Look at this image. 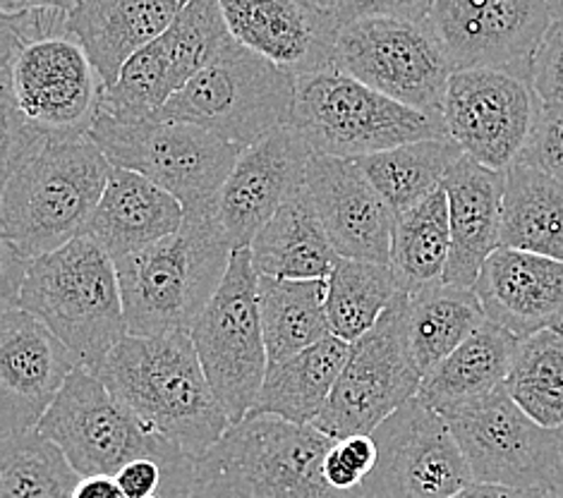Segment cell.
Wrapping results in <instances>:
<instances>
[{"label": "cell", "instance_id": "836d02e7", "mask_svg": "<svg viewBox=\"0 0 563 498\" xmlns=\"http://www.w3.org/2000/svg\"><path fill=\"white\" fill-rule=\"evenodd\" d=\"M327 314L331 335L357 343L398 298L400 283L388 264L339 257L327 278Z\"/></svg>", "mask_w": 563, "mask_h": 498}, {"label": "cell", "instance_id": "cb8c5ba5", "mask_svg": "<svg viewBox=\"0 0 563 498\" xmlns=\"http://www.w3.org/2000/svg\"><path fill=\"white\" fill-rule=\"evenodd\" d=\"M185 5L187 0H77L68 30L111 87L125 63L164 36Z\"/></svg>", "mask_w": 563, "mask_h": 498}, {"label": "cell", "instance_id": "d590c367", "mask_svg": "<svg viewBox=\"0 0 563 498\" xmlns=\"http://www.w3.org/2000/svg\"><path fill=\"white\" fill-rule=\"evenodd\" d=\"M504 388L534 422L559 432L563 427V331L547 329L522 339Z\"/></svg>", "mask_w": 563, "mask_h": 498}, {"label": "cell", "instance_id": "74e56055", "mask_svg": "<svg viewBox=\"0 0 563 498\" xmlns=\"http://www.w3.org/2000/svg\"><path fill=\"white\" fill-rule=\"evenodd\" d=\"M231 42L233 34L223 18L221 0H187L176 22L158 36L180 89L217 60Z\"/></svg>", "mask_w": 563, "mask_h": 498}, {"label": "cell", "instance_id": "ac0fdd59", "mask_svg": "<svg viewBox=\"0 0 563 498\" xmlns=\"http://www.w3.org/2000/svg\"><path fill=\"white\" fill-rule=\"evenodd\" d=\"M79 367L56 333L24 309L0 314V432H30Z\"/></svg>", "mask_w": 563, "mask_h": 498}, {"label": "cell", "instance_id": "6da1fadb", "mask_svg": "<svg viewBox=\"0 0 563 498\" xmlns=\"http://www.w3.org/2000/svg\"><path fill=\"white\" fill-rule=\"evenodd\" d=\"M3 137H87L106 82L68 30V12L3 15Z\"/></svg>", "mask_w": 563, "mask_h": 498}, {"label": "cell", "instance_id": "d6986e66", "mask_svg": "<svg viewBox=\"0 0 563 498\" xmlns=\"http://www.w3.org/2000/svg\"><path fill=\"white\" fill-rule=\"evenodd\" d=\"M310 158V146L290 125L243 150L217 204V219L233 250L250 247L276 211L305 190Z\"/></svg>", "mask_w": 563, "mask_h": 498}, {"label": "cell", "instance_id": "bcb514c9", "mask_svg": "<svg viewBox=\"0 0 563 498\" xmlns=\"http://www.w3.org/2000/svg\"><path fill=\"white\" fill-rule=\"evenodd\" d=\"M73 498H128V496L118 487L115 477L99 475V477H85L79 482Z\"/></svg>", "mask_w": 563, "mask_h": 498}, {"label": "cell", "instance_id": "9c48e42d", "mask_svg": "<svg viewBox=\"0 0 563 498\" xmlns=\"http://www.w3.org/2000/svg\"><path fill=\"white\" fill-rule=\"evenodd\" d=\"M295 77L235 38L173 97L161 120L205 128L240 150L290 125Z\"/></svg>", "mask_w": 563, "mask_h": 498}, {"label": "cell", "instance_id": "7a4b0ae2", "mask_svg": "<svg viewBox=\"0 0 563 498\" xmlns=\"http://www.w3.org/2000/svg\"><path fill=\"white\" fill-rule=\"evenodd\" d=\"M111 170L91 134L3 137V240L36 259L85 235Z\"/></svg>", "mask_w": 563, "mask_h": 498}, {"label": "cell", "instance_id": "e575fe53", "mask_svg": "<svg viewBox=\"0 0 563 498\" xmlns=\"http://www.w3.org/2000/svg\"><path fill=\"white\" fill-rule=\"evenodd\" d=\"M0 441V498H73L85 479L38 429Z\"/></svg>", "mask_w": 563, "mask_h": 498}, {"label": "cell", "instance_id": "5b68a950", "mask_svg": "<svg viewBox=\"0 0 563 498\" xmlns=\"http://www.w3.org/2000/svg\"><path fill=\"white\" fill-rule=\"evenodd\" d=\"M18 307L44 321L93 374L130 335L115 262L89 235L32 259Z\"/></svg>", "mask_w": 563, "mask_h": 498}, {"label": "cell", "instance_id": "ffe728a7", "mask_svg": "<svg viewBox=\"0 0 563 498\" xmlns=\"http://www.w3.org/2000/svg\"><path fill=\"white\" fill-rule=\"evenodd\" d=\"M305 185L339 257L388 264L396 217L355 158L312 154Z\"/></svg>", "mask_w": 563, "mask_h": 498}, {"label": "cell", "instance_id": "5bb4252c", "mask_svg": "<svg viewBox=\"0 0 563 498\" xmlns=\"http://www.w3.org/2000/svg\"><path fill=\"white\" fill-rule=\"evenodd\" d=\"M441 417L459 441L475 482L563 494L559 432L522 412L504 386Z\"/></svg>", "mask_w": 563, "mask_h": 498}, {"label": "cell", "instance_id": "3957f363", "mask_svg": "<svg viewBox=\"0 0 563 498\" xmlns=\"http://www.w3.org/2000/svg\"><path fill=\"white\" fill-rule=\"evenodd\" d=\"M97 376L144 427L192 461L205 457L233 427L190 333L125 335Z\"/></svg>", "mask_w": 563, "mask_h": 498}, {"label": "cell", "instance_id": "60d3db41", "mask_svg": "<svg viewBox=\"0 0 563 498\" xmlns=\"http://www.w3.org/2000/svg\"><path fill=\"white\" fill-rule=\"evenodd\" d=\"M532 87L544 103H563V22L549 26L532 60Z\"/></svg>", "mask_w": 563, "mask_h": 498}, {"label": "cell", "instance_id": "4dcf8cb0", "mask_svg": "<svg viewBox=\"0 0 563 498\" xmlns=\"http://www.w3.org/2000/svg\"><path fill=\"white\" fill-rule=\"evenodd\" d=\"M463 156V150L451 137H441L394 146L355 161L377 187L394 217H400L441 190L446 175Z\"/></svg>", "mask_w": 563, "mask_h": 498}, {"label": "cell", "instance_id": "ab89813d", "mask_svg": "<svg viewBox=\"0 0 563 498\" xmlns=\"http://www.w3.org/2000/svg\"><path fill=\"white\" fill-rule=\"evenodd\" d=\"M518 161L563 182V103L542 101L538 123H534L530 142Z\"/></svg>", "mask_w": 563, "mask_h": 498}, {"label": "cell", "instance_id": "816d5d0a", "mask_svg": "<svg viewBox=\"0 0 563 498\" xmlns=\"http://www.w3.org/2000/svg\"><path fill=\"white\" fill-rule=\"evenodd\" d=\"M559 498H563V494H561V496H559Z\"/></svg>", "mask_w": 563, "mask_h": 498}, {"label": "cell", "instance_id": "603a6c76", "mask_svg": "<svg viewBox=\"0 0 563 498\" xmlns=\"http://www.w3.org/2000/svg\"><path fill=\"white\" fill-rule=\"evenodd\" d=\"M506 173L463 156L441 190L449 197L451 259L444 283L473 290L482 266L501 247V207Z\"/></svg>", "mask_w": 563, "mask_h": 498}, {"label": "cell", "instance_id": "44dd1931", "mask_svg": "<svg viewBox=\"0 0 563 498\" xmlns=\"http://www.w3.org/2000/svg\"><path fill=\"white\" fill-rule=\"evenodd\" d=\"M233 38L292 77L333 70L341 22L307 0H221Z\"/></svg>", "mask_w": 563, "mask_h": 498}, {"label": "cell", "instance_id": "ee69618b", "mask_svg": "<svg viewBox=\"0 0 563 498\" xmlns=\"http://www.w3.org/2000/svg\"><path fill=\"white\" fill-rule=\"evenodd\" d=\"M32 259L24 257L10 242L3 240V250H0V292H3V309H15L22 280L30 272Z\"/></svg>", "mask_w": 563, "mask_h": 498}, {"label": "cell", "instance_id": "1f68e13d", "mask_svg": "<svg viewBox=\"0 0 563 498\" xmlns=\"http://www.w3.org/2000/svg\"><path fill=\"white\" fill-rule=\"evenodd\" d=\"M485 321L487 314L475 290L439 283L408 295V343L422 376L441 365Z\"/></svg>", "mask_w": 563, "mask_h": 498}, {"label": "cell", "instance_id": "7c38bea8", "mask_svg": "<svg viewBox=\"0 0 563 498\" xmlns=\"http://www.w3.org/2000/svg\"><path fill=\"white\" fill-rule=\"evenodd\" d=\"M36 429L58 443L82 477H115L137 457L168 461L183 453L176 443L144 427L140 417L125 408L97 374L85 367H77L70 374Z\"/></svg>", "mask_w": 563, "mask_h": 498}, {"label": "cell", "instance_id": "7dc6e473", "mask_svg": "<svg viewBox=\"0 0 563 498\" xmlns=\"http://www.w3.org/2000/svg\"><path fill=\"white\" fill-rule=\"evenodd\" d=\"M77 0H0V10L3 15H20V12L32 10H60L70 12Z\"/></svg>", "mask_w": 563, "mask_h": 498}, {"label": "cell", "instance_id": "c3c4849f", "mask_svg": "<svg viewBox=\"0 0 563 498\" xmlns=\"http://www.w3.org/2000/svg\"><path fill=\"white\" fill-rule=\"evenodd\" d=\"M307 3H312L314 8H319V10H324L327 15H331V18H336L339 22H341V15H343V8H345V3L347 0H307Z\"/></svg>", "mask_w": 563, "mask_h": 498}, {"label": "cell", "instance_id": "f907efd6", "mask_svg": "<svg viewBox=\"0 0 563 498\" xmlns=\"http://www.w3.org/2000/svg\"><path fill=\"white\" fill-rule=\"evenodd\" d=\"M559 457H561V473H563V427L559 429Z\"/></svg>", "mask_w": 563, "mask_h": 498}, {"label": "cell", "instance_id": "681fc988", "mask_svg": "<svg viewBox=\"0 0 563 498\" xmlns=\"http://www.w3.org/2000/svg\"><path fill=\"white\" fill-rule=\"evenodd\" d=\"M549 10H552L554 22H563V0H549Z\"/></svg>", "mask_w": 563, "mask_h": 498}, {"label": "cell", "instance_id": "277c9868", "mask_svg": "<svg viewBox=\"0 0 563 498\" xmlns=\"http://www.w3.org/2000/svg\"><path fill=\"white\" fill-rule=\"evenodd\" d=\"M217 213L115 262L130 335L190 333L219 292L233 257Z\"/></svg>", "mask_w": 563, "mask_h": 498}, {"label": "cell", "instance_id": "d4e9b609", "mask_svg": "<svg viewBox=\"0 0 563 498\" xmlns=\"http://www.w3.org/2000/svg\"><path fill=\"white\" fill-rule=\"evenodd\" d=\"M183 223V204L164 187L135 170L113 168L85 235L118 262L178 233Z\"/></svg>", "mask_w": 563, "mask_h": 498}, {"label": "cell", "instance_id": "8d00e7d4", "mask_svg": "<svg viewBox=\"0 0 563 498\" xmlns=\"http://www.w3.org/2000/svg\"><path fill=\"white\" fill-rule=\"evenodd\" d=\"M178 91L176 75L156 38L125 63L115 85L106 87L101 111L123 123H140V120L158 118Z\"/></svg>", "mask_w": 563, "mask_h": 498}, {"label": "cell", "instance_id": "52a82bcc", "mask_svg": "<svg viewBox=\"0 0 563 498\" xmlns=\"http://www.w3.org/2000/svg\"><path fill=\"white\" fill-rule=\"evenodd\" d=\"M290 128L312 154L333 158H362L449 137L444 115L415 111L336 67L295 77Z\"/></svg>", "mask_w": 563, "mask_h": 498}, {"label": "cell", "instance_id": "7bdbcfd3", "mask_svg": "<svg viewBox=\"0 0 563 498\" xmlns=\"http://www.w3.org/2000/svg\"><path fill=\"white\" fill-rule=\"evenodd\" d=\"M176 457V455H173ZM170 461V457H168ZM158 461V457H137V461L128 463L120 473L115 475L118 487L123 489L128 498H146L156 496L164 487L166 477V463Z\"/></svg>", "mask_w": 563, "mask_h": 498}, {"label": "cell", "instance_id": "b9f144b4", "mask_svg": "<svg viewBox=\"0 0 563 498\" xmlns=\"http://www.w3.org/2000/svg\"><path fill=\"white\" fill-rule=\"evenodd\" d=\"M434 0H347L341 24L360 18H398L410 22H427Z\"/></svg>", "mask_w": 563, "mask_h": 498}, {"label": "cell", "instance_id": "30bf717a", "mask_svg": "<svg viewBox=\"0 0 563 498\" xmlns=\"http://www.w3.org/2000/svg\"><path fill=\"white\" fill-rule=\"evenodd\" d=\"M190 339L228 420L231 424L243 422L269 372L260 312V274L250 247L233 252L221 288L197 319Z\"/></svg>", "mask_w": 563, "mask_h": 498}, {"label": "cell", "instance_id": "f546056e", "mask_svg": "<svg viewBox=\"0 0 563 498\" xmlns=\"http://www.w3.org/2000/svg\"><path fill=\"white\" fill-rule=\"evenodd\" d=\"M327 290V280L260 276V312L269 365L329 339Z\"/></svg>", "mask_w": 563, "mask_h": 498}, {"label": "cell", "instance_id": "f35d334b", "mask_svg": "<svg viewBox=\"0 0 563 498\" xmlns=\"http://www.w3.org/2000/svg\"><path fill=\"white\" fill-rule=\"evenodd\" d=\"M377 441L372 434H357L345 439H333L324 457V477L329 487L351 498H360L362 484L377 465Z\"/></svg>", "mask_w": 563, "mask_h": 498}, {"label": "cell", "instance_id": "8fae6325", "mask_svg": "<svg viewBox=\"0 0 563 498\" xmlns=\"http://www.w3.org/2000/svg\"><path fill=\"white\" fill-rule=\"evenodd\" d=\"M422 379L408 343V295L400 292L377 327L353 343L314 427L331 439L372 434L396 410L418 398Z\"/></svg>", "mask_w": 563, "mask_h": 498}, {"label": "cell", "instance_id": "8992f818", "mask_svg": "<svg viewBox=\"0 0 563 498\" xmlns=\"http://www.w3.org/2000/svg\"><path fill=\"white\" fill-rule=\"evenodd\" d=\"M331 443L314 424L247 414L195 461V498H351L324 477Z\"/></svg>", "mask_w": 563, "mask_h": 498}, {"label": "cell", "instance_id": "484cf974", "mask_svg": "<svg viewBox=\"0 0 563 498\" xmlns=\"http://www.w3.org/2000/svg\"><path fill=\"white\" fill-rule=\"evenodd\" d=\"M518 347V335L487 319L471 339L424 376L418 398L439 414L487 398L506 384Z\"/></svg>", "mask_w": 563, "mask_h": 498}, {"label": "cell", "instance_id": "7402d4cb", "mask_svg": "<svg viewBox=\"0 0 563 498\" xmlns=\"http://www.w3.org/2000/svg\"><path fill=\"white\" fill-rule=\"evenodd\" d=\"M475 295L494 324L518 339L563 329V262L499 247L482 266Z\"/></svg>", "mask_w": 563, "mask_h": 498}, {"label": "cell", "instance_id": "f6af8a7d", "mask_svg": "<svg viewBox=\"0 0 563 498\" xmlns=\"http://www.w3.org/2000/svg\"><path fill=\"white\" fill-rule=\"evenodd\" d=\"M453 498H559L549 491L540 489H516V487H501V484H485L473 482L471 487L455 494Z\"/></svg>", "mask_w": 563, "mask_h": 498}, {"label": "cell", "instance_id": "9a60e30c", "mask_svg": "<svg viewBox=\"0 0 563 498\" xmlns=\"http://www.w3.org/2000/svg\"><path fill=\"white\" fill-rule=\"evenodd\" d=\"M540 111L530 77L473 67L451 75L441 115L465 156L506 173L526 152Z\"/></svg>", "mask_w": 563, "mask_h": 498}, {"label": "cell", "instance_id": "ba28073f", "mask_svg": "<svg viewBox=\"0 0 563 498\" xmlns=\"http://www.w3.org/2000/svg\"><path fill=\"white\" fill-rule=\"evenodd\" d=\"M91 140L113 168L135 170L176 197L187 219L217 213L219 195L243 154L240 146L190 123L161 118L123 123L103 111Z\"/></svg>", "mask_w": 563, "mask_h": 498}, {"label": "cell", "instance_id": "e0dca14e", "mask_svg": "<svg viewBox=\"0 0 563 498\" xmlns=\"http://www.w3.org/2000/svg\"><path fill=\"white\" fill-rule=\"evenodd\" d=\"M427 24L453 70L492 67L532 79L554 18L549 0H434Z\"/></svg>", "mask_w": 563, "mask_h": 498}, {"label": "cell", "instance_id": "2e32d148", "mask_svg": "<svg viewBox=\"0 0 563 498\" xmlns=\"http://www.w3.org/2000/svg\"><path fill=\"white\" fill-rule=\"evenodd\" d=\"M377 465L360 498H453L475 482L444 417L412 398L372 432Z\"/></svg>", "mask_w": 563, "mask_h": 498}, {"label": "cell", "instance_id": "f1b7e54d", "mask_svg": "<svg viewBox=\"0 0 563 498\" xmlns=\"http://www.w3.org/2000/svg\"><path fill=\"white\" fill-rule=\"evenodd\" d=\"M501 247L563 262V182L530 164L506 170Z\"/></svg>", "mask_w": 563, "mask_h": 498}, {"label": "cell", "instance_id": "4fadbf2b", "mask_svg": "<svg viewBox=\"0 0 563 498\" xmlns=\"http://www.w3.org/2000/svg\"><path fill=\"white\" fill-rule=\"evenodd\" d=\"M336 70L415 111L441 115L455 73L427 22L360 18L341 26Z\"/></svg>", "mask_w": 563, "mask_h": 498}, {"label": "cell", "instance_id": "83f0119b", "mask_svg": "<svg viewBox=\"0 0 563 498\" xmlns=\"http://www.w3.org/2000/svg\"><path fill=\"white\" fill-rule=\"evenodd\" d=\"M353 345L336 335L278 365H269L250 414H274L292 424H314L324 412Z\"/></svg>", "mask_w": 563, "mask_h": 498}, {"label": "cell", "instance_id": "4316f807", "mask_svg": "<svg viewBox=\"0 0 563 498\" xmlns=\"http://www.w3.org/2000/svg\"><path fill=\"white\" fill-rule=\"evenodd\" d=\"M260 276L286 280H327L339 262V252L321 225L310 195H295L266 223L250 245Z\"/></svg>", "mask_w": 563, "mask_h": 498}, {"label": "cell", "instance_id": "d6a6232c", "mask_svg": "<svg viewBox=\"0 0 563 498\" xmlns=\"http://www.w3.org/2000/svg\"><path fill=\"white\" fill-rule=\"evenodd\" d=\"M449 259V197L444 190H437L418 207L396 217L388 266L394 268L400 290L415 295L444 283Z\"/></svg>", "mask_w": 563, "mask_h": 498}, {"label": "cell", "instance_id": "f5cc1de1", "mask_svg": "<svg viewBox=\"0 0 563 498\" xmlns=\"http://www.w3.org/2000/svg\"><path fill=\"white\" fill-rule=\"evenodd\" d=\"M559 329H561V327H559ZM561 331H563V329H561Z\"/></svg>", "mask_w": 563, "mask_h": 498}]
</instances>
